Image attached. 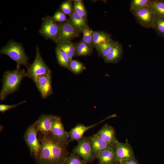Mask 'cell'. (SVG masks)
<instances>
[{
	"label": "cell",
	"instance_id": "6da1fadb",
	"mask_svg": "<svg viewBox=\"0 0 164 164\" xmlns=\"http://www.w3.org/2000/svg\"><path fill=\"white\" fill-rule=\"evenodd\" d=\"M36 160L38 164H63L69 156L67 145L56 140L50 134L43 135Z\"/></svg>",
	"mask_w": 164,
	"mask_h": 164
},
{
	"label": "cell",
	"instance_id": "7a4b0ae2",
	"mask_svg": "<svg viewBox=\"0 0 164 164\" xmlns=\"http://www.w3.org/2000/svg\"><path fill=\"white\" fill-rule=\"evenodd\" d=\"M26 77L24 69H21L17 65L16 69L4 72L2 79V85L0 93V99L4 100L10 94L16 91L22 79Z\"/></svg>",
	"mask_w": 164,
	"mask_h": 164
},
{
	"label": "cell",
	"instance_id": "3957f363",
	"mask_svg": "<svg viewBox=\"0 0 164 164\" xmlns=\"http://www.w3.org/2000/svg\"><path fill=\"white\" fill-rule=\"evenodd\" d=\"M0 53L8 56L16 62L17 65H23L28 68L30 65L28 61L29 57L20 43L10 41L1 49Z\"/></svg>",
	"mask_w": 164,
	"mask_h": 164
},
{
	"label": "cell",
	"instance_id": "277c9868",
	"mask_svg": "<svg viewBox=\"0 0 164 164\" xmlns=\"http://www.w3.org/2000/svg\"><path fill=\"white\" fill-rule=\"evenodd\" d=\"M36 52L35 59L27 68L26 72V77L31 78L35 83L39 76L46 74L51 71L43 59L38 46L36 47Z\"/></svg>",
	"mask_w": 164,
	"mask_h": 164
},
{
	"label": "cell",
	"instance_id": "5b68a950",
	"mask_svg": "<svg viewBox=\"0 0 164 164\" xmlns=\"http://www.w3.org/2000/svg\"><path fill=\"white\" fill-rule=\"evenodd\" d=\"M42 20L39 33L45 39H51L56 43L59 34V23L49 16L43 18Z\"/></svg>",
	"mask_w": 164,
	"mask_h": 164
},
{
	"label": "cell",
	"instance_id": "8992f818",
	"mask_svg": "<svg viewBox=\"0 0 164 164\" xmlns=\"http://www.w3.org/2000/svg\"><path fill=\"white\" fill-rule=\"evenodd\" d=\"M131 12L140 26L146 28H153L155 14L151 6Z\"/></svg>",
	"mask_w": 164,
	"mask_h": 164
},
{
	"label": "cell",
	"instance_id": "52a82bcc",
	"mask_svg": "<svg viewBox=\"0 0 164 164\" xmlns=\"http://www.w3.org/2000/svg\"><path fill=\"white\" fill-rule=\"evenodd\" d=\"M34 124L30 126L26 131L24 138L29 149L31 155L36 159L40 152L41 145L37 137L38 132Z\"/></svg>",
	"mask_w": 164,
	"mask_h": 164
},
{
	"label": "cell",
	"instance_id": "ba28073f",
	"mask_svg": "<svg viewBox=\"0 0 164 164\" xmlns=\"http://www.w3.org/2000/svg\"><path fill=\"white\" fill-rule=\"evenodd\" d=\"M78 144L73 151L86 163L91 162L95 158L92 152L88 137L83 136L78 141Z\"/></svg>",
	"mask_w": 164,
	"mask_h": 164
},
{
	"label": "cell",
	"instance_id": "9c48e42d",
	"mask_svg": "<svg viewBox=\"0 0 164 164\" xmlns=\"http://www.w3.org/2000/svg\"><path fill=\"white\" fill-rule=\"evenodd\" d=\"M51 135L58 141L68 145L70 142L67 132L64 129L60 117L54 115L50 132Z\"/></svg>",
	"mask_w": 164,
	"mask_h": 164
},
{
	"label": "cell",
	"instance_id": "30bf717a",
	"mask_svg": "<svg viewBox=\"0 0 164 164\" xmlns=\"http://www.w3.org/2000/svg\"><path fill=\"white\" fill-rule=\"evenodd\" d=\"M59 26L57 43L59 41H70L80 36V33L74 28L68 19L65 22L59 23Z\"/></svg>",
	"mask_w": 164,
	"mask_h": 164
},
{
	"label": "cell",
	"instance_id": "8fae6325",
	"mask_svg": "<svg viewBox=\"0 0 164 164\" xmlns=\"http://www.w3.org/2000/svg\"><path fill=\"white\" fill-rule=\"evenodd\" d=\"M52 72L39 76L35 83L40 95L43 99L52 95L53 93L52 83Z\"/></svg>",
	"mask_w": 164,
	"mask_h": 164
},
{
	"label": "cell",
	"instance_id": "7c38bea8",
	"mask_svg": "<svg viewBox=\"0 0 164 164\" xmlns=\"http://www.w3.org/2000/svg\"><path fill=\"white\" fill-rule=\"evenodd\" d=\"M116 159L115 162L134 159V152L130 145L127 143L118 141L115 145Z\"/></svg>",
	"mask_w": 164,
	"mask_h": 164
},
{
	"label": "cell",
	"instance_id": "4fadbf2b",
	"mask_svg": "<svg viewBox=\"0 0 164 164\" xmlns=\"http://www.w3.org/2000/svg\"><path fill=\"white\" fill-rule=\"evenodd\" d=\"M53 115L43 114L33 124L36 129L43 135L49 134L51 130Z\"/></svg>",
	"mask_w": 164,
	"mask_h": 164
},
{
	"label": "cell",
	"instance_id": "5bb4252c",
	"mask_svg": "<svg viewBox=\"0 0 164 164\" xmlns=\"http://www.w3.org/2000/svg\"><path fill=\"white\" fill-rule=\"evenodd\" d=\"M95 158L104 150L115 146L113 145L104 141L96 134L88 137Z\"/></svg>",
	"mask_w": 164,
	"mask_h": 164
},
{
	"label": "cell",
	"instance_id": "9a60e30c",
	"mask_svg": "<svg viewBox=\"0 0 164 164\" xmlns=\"http://www.w3.org/2000/svg\"><path fill=\"white\" fill-rule=\"evenodd\" d=\"M106 119L89 126H86L84 124L80 123L77 124L75 127L72 128L69 132H67L69 138H70V139L69 140V142L75 140L78 141L83 137L84 134L87 130L94 127Z\"/></svg>",
	"mask_w": 164,
	"mask_h": 164
},
{
	"label": "cell",
	"instance_id": "2e32d148",
	"mask_svg": "<svg viewBox=\"0 0 164 164\" xmlns=\"http://www.w3.org/2000/svg\"><path fill=\"white\" fill-rule=\"evenodd\" d=\"M96 134L110 144L115 146L118 141L116 137L114 128L107 124H105Z\"/></svg>",
	"mask_w": 164,
	"mask_h": 164
},
{
	"label": "cell",
	"instance_id": "e0dca14e",
	"mask_svg": "<svg viewBox=\"0 0 164 164\" xmlns=\"http://www.w3.org/2000/svg\"><path fill=\"white\" fill-rule=\"evenodd\" d=\"M123 55V45L119 41L117 42L108 55L104 59L105 62L116 63L122 58Z\"/></svg>",
	"mask_w": 164,
	"mask_h": 164
},
{
	"label": "cell",
	"instance_id": "ac0fdd59",
	"mask_svg": "<svg viewBox=\"0 0 164 164\" xmlns=\"http://www.w3.org/2000/svg\"><path fill=\"white\" fill-rule=\"evenodd\" d=\"M99 164H113L116 159L115 146L108 148L97 156Z\"/></svg>",
	"mask_w": 164,
	"mask_h": 164
},
{
	"label": "cell",
	"instance_id": "d6986e66",
	"mask_svg": "<svg viewBox=\"0 0 164 164\" xmlns=\"http://www.w3.org/2000/svg\"><path fill=\"white\" fill-rule=\"evenodd\" d=\"M68 20L74 28L80 33L88 26L86 22V20L78 14L73 9Z\"/></svg>",
	"mask_w": 164,
	"mask_h": 164
},
{
	"label": "cell",
	"instance_id": "ffe728a7",
	"mask_svg": "<svg viewBox=\"0 0 164 164\" xmlns=\"http://www.w3.org/2000/svg\"><path fill=\"white\" fill-rule=\"evenodd\" d=\"M111 39V35L105 31H94L92 46L95 48L99 45Z\"/></svg>",
	"mask_w": 164,
	"mask_h": 164
},
{
	"label": "cell",
	"instance_id": "44dd1931",
	"mask_svg": "<svg viewBox=\"0 0 164 164\" xmlns=\"http://www.w3.org/2000/svg\"><path fill=\"white\" fill-rule=\"evenodd\" d=\"M56 44L57 46L60 49L67 54L70 62L73 60V57L75 55L76 43H73L70 41L69 42L59 41Z\"/></svg>",
	"mask_w": 164,
	"mask_h": 164
},
{
	"label": "cell",
	"instance_id": "7402d4cb",
	"mask_svg": "<svg viewBox=\"0 0 164 164\" xmlns=\"http://www.w3.org/2000/svg\"><path fill=\"white\" fill-rule=\"evenodd\" d=\"M116 42L117 41L111 39L97 46L95 49L98 56L104 59L108 55Z\"/></svg>",
	"mask_w": 164,
	"mask_h": 164
},
{
	"label": "cell",
	"instance_id": "603a6c76",
	"mask_svg": "<svg viewBox=\"0 0 164 164\" xmlns=\"http://www.w3.org/2000/svg\"><path fill=\"white\" fill-rule=\"evenodd\" d=\"M93 46L82 40L76 43L75 56H87L92 52Z\"/></svg>",
	"mask_w": 164,
	"mask_h": 164
},
{
	"label": "cell",
	"instance_id": "cb8c5ba5",
	"mask_svg": "<svg viewBox=\"0 0 164 164\" xmlns=\"http://www.w3.org/2000/svg\"><path fill=\"white\" fill-rule=\"evenodd\" d=\"M55 53L59 64L69 69L70 61L67 54L57 46L55 49Z\"/></svg>",
	"mask_w": 164,
	"mask_h": 164
},
{
	"label": "cell",
	"instance_id": "d4e9b609",
	"mask_svg": "<svg viewBox=\"0 0 164 164\" xmlns=\"http://www.w3.org/2000/svg\"><path fill=\"white\" fill-rule=\"evenodd\" d=\"M153 29L158 36L164 38V18L155 15Z\"/></svg>",
	"mask_w": 164,
	"mask_h": 164
},
{
	"label": "cell",
	"instance_id": "484cf974",
	"mask_svg": "<svg viewBox=\"0 0 164 164\" xmlns=\"http://www.w3.org/2000/svg\"><path fill=\"white\" fill-rule=\"evenodd\" d=\"M152 0H132L130 3V11L140 9L142 8L151 7Z\"/></svg>",
	"mask_w": 164,
	"mask_h": 164
},
{
	"label": "cell",
	"instance_id": "4316f807",
	"mask_svg": "<svg viewBox=\"0 0 164 164\" xmlns=\"http://www.w3.org/2000/svg\"><path fill=\"white\" fill-rule=\"evenodd\" d=\"M151 6L156 15L164 18V0H152Z\"/></svg>",
	"mask_w": 164,
	"mask_h": 164
},
{
	"label": "cell",
	"instance_id": "83f0119b",
	"mask_svg": "<svg viewBox=\"0 0 164 164\" xmlns=\"http://www.w3.org/2000/svg\"><path fill=\"white\" fill-rule=\"evenodd\" d=\"M86 69L84 65L77 60H72L69 63L68 69L75 75L80 74Z\"/></svg>",
	"mask_w": 164,
	"mask_h": 164
},
{
	"label": "cell",
	"instance_id": "f1b7e54d",
	"mask_svg": "<svg viewBox=\"0 0 164 164\" xmlns=\"http://www.w3.org/2000/svg\"><path fill=\"white\" fill-rule=\"evenodd\" d=\"M73 9L79 15L87 19V12L82 0H73Z\"/></svg>",
	"mask_w": 164,
	"mask_h": 164
},
{
	"label": "cell",
	"instance_id": "f546056e",
	"mask_svg": "<svg viewBox=\"0 0 164 164\" xmlns=\"http://www.w3.org/2000/svg\"><path fill=\"white\" fill-rule=\"evenodd\" d=\"M86 163L79 155L73 152L70 153L63 164H85Z\"/></svg>",
	"mask_w": 164,
	"mask_h": 164
},
{
	"label": "cell",
	"instance_id": "4dcf8cb0",
	"mask_svg": "<svg viewBox=\"0 0 164 164\" xmlns=\"http://www.w3.org/2000/svg\"><path fill=\"white\" fill-rule=\"evenodd\" d=\"M93 31L88 26L82 32L83 36L82 40L87 44L92 46Z\"/></svg>",
	"mask_w": 164,
	"mask_h": 164
},
{
	"label": "cell",
	"instance_id": "1f68e13d",
	"mask_svg": "<svg viewBox=\"0 0 164 164\" xmlns=\"http://www.w3.org/2000/svg\"><path fill=\"white\" fill-rule=\"evenodd\" d=\"M60 8L65 14L70 15L73 9L72 1L67 0L64 2L60 5Z\"/></svg>",
	"mask_w": 164,
	"mask_h": 164
},
{
	"label": "cell",
	"instance_id": "d6a6232c",
	"mask_svg": "<svg viewBox=\"0 0 164 164\" xmlns=\"http://www.w3.org/2000/svg\"><path fill=\"white\" fill-rule=\"evenodd\" d=\"M52 17L56 22L62 23L67 21V19L65 14L61 11H57Z\"/></svg>",
	"mask_w": 164,
	"mask_h": 164
},
{
	"label": "cell",
	"instance_id": "836d02e7",
	"mask_svg": "<svg viewBox=\"0 0 164 164\" xmlns=\"http://www.w3.org/2000/svg\"><path fill=\"white\" fill-rule=\"evenodd\" d=\"M26 101H23L18 104L14 105H7L5 104H1L0 105V111L3 113H4L5 111L12 109L17 107L18 105L21 104Z\"/></svg>",
	"mask_w": 164,
	"mask_h": 164
},
{
	"label": "cell",
	"instance_id": "e575fe53",
	"mask_svg": "<svg viewBox=\"0 0 164 164\" xmlns=\"http://www.w3.org/2000/svg\"><path fill=\"white\" fill-rule=\"evenodd\" d=\"M120 164H138L134 159L124 161L120 162Z\"/></svg>",
	"mask_w": 164,
	"mask_h": 164
}]
</instances>
